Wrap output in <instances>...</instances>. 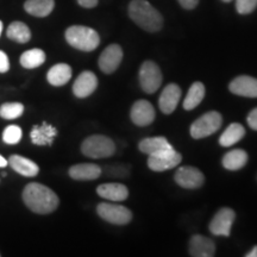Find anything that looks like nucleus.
I'll use <instances>...</instances> for the list:
<instances>
[{
  "instance_id": "nucleus-1",
  "label": "nucleus",
  "mask_w": 257,
  "mask_h": 257,
  "mask_svg": "<svg viewBox=\"0 0 257 257\" xmlns=\"http://www.w3.org/2000/svg\"><path fill=\"white\" fill-rule=\"evenodd\" d=\"M23 201L28 208L37 214L51 213L59 207L60 199L56 193L48 186L38 182H31L25 186Z\"/></svg>"
},
{
  "instance_id": "nucleus-2",
  "label": "nucleus",
  "mask_w": 257,
  "mask_h": 257,
  "mask_svg": "<svg viewBox=\"0 0 257 257\" xmlns=\"http://www.w3.org/2000/svg\"><path fill=\"white\" fill-rule=\"evenodd\" d=\"M128 16L138 27L148 32H157L162 29V16L147 0H133L128 5Z\"/></svg>"
},
{
  "instance_id": "nucleus-3",
  "label": "nucleus",
  "mask_w": 257,
  "mask_h": 257,
  "mask_svg": "<svg viewBox=\"0 0 257 257\" xmlns=\"http://www.w3.org/2000/svg\"><path fill=\"white\" fill-rule=\"evenodd\" d=\"M66 40L75 49L81 51H93L100 43L98 32L88 27L73 25L66 30Z\"/></svg>"
},
{
  "instance_id": "nucleus-4",
  "label": "nucleus",
  "mask_w": 257,
  "mask_h": 257,
  "mask_svg": "<svg viewBox=\"0 0 257 257\" xmlns=\"http://www.w3.org/2000/svg\"><path fill=\"white\" fill-rule=\"evenodd\" d=\"M81 152L89 159H105L115 153V144L110 137L102 135H93L83 141Z\"/></svg>"
},
{
  "instance_id": "nucleus-5",
  "label": "nucleus",
  "mask_w": 257,
  "mask_h": 257,
  "mask_svg": "<svg viewBox=\"0 0 257 257\" xmlns=\"http://www.w3.org/2000/svg\"><path fill=\"white\" fill-rule=\"evenodd\" d=\"M221 115L219 112L217 111H211L201 115L200 118H198L191 125V136L195 140H200V138H205L211 136L212 134L217 133L221 126Z\"/></svg>"
},
{
  "instance_id": "nucleus-6",
  "label": "nucleus",
  "mask_w": 257,
  "mask_h": 257,
  "mask_svg": "<svg viewBox=\"0 0 257 257\" xmlns=\"http://www.w3.org/2000/svg\"><path fill=\"white\" fill-rule=\"evenodd\" d=\"M98 216L107 223L114 225H126L133 219V212L123 205L100 202L96 207Z\"/></svg>"
},
{
  "instance_id": "nucleus-7",
  "label": "nucleus",
  "mask_w": 257,
  "mask_h": 257,
  "mask_svg": "<svg viewBox=\"0 0 257 257\" xmlns=\"http://www.w3.org/2000/svg\"><path fill=\"white\" fill-rule=\"evenodd\" d=\"M162 73L160 67L153 61H146L140 69L141 87L148 94L155 93L162 85Z\"/></svg>"
},
{
  "instance_id": "nucleus-8",
  "label": "nucleus",
  "mask_w": 257,
  "mask_h": 257,
  "mask_svg": "<svg viewBox=\"0 0 257 257\" xmlns=\"http://www.w3.org/2000/svg\"><path fill=\"white\" fill-rule=\"evenodd\" d=\"M181 160V154L175 152L174 149H169L155 155H150L148 159V167L154 172H165L179 166Z\"/></svg>"
},
{
  "instance_id": "nucleus-9",
  "label": "nucleus",
  "mask_w": 257,
  "mask_h": 257,
  "mask_svg": "<svg viewBox=\"0 0 257 257\" xmlns=\"http://www.w3.org/2000/svg\"><path fill=\"white\" fill-rule=\"evenodd\" d=\"M236 218V213L229 207H223L214 214L213 219L211 220L208 229L214 236L229 237L231 233V227Z\"/></svg>"
},
{
  "instance_id": "nucleus-10",
  "label": "nucleus",
  "mask_w": 257,
  "mask_h": 257,
  "mask_svg": "<svg viewBox=\"0 0 257 257\" xmlns=\"http://www.w3.org/2000/svg\"><path fill=\"white\" fill-rule=\"evenodd\" d=\"M175 182L182 188L197 189L205 182V176L198 168L192 166L180 167L175 173Z\"/></svg>"
},
{
  "instance_id": "nucleus-11",
  "label": "nucleus",
  "mask_w": 257,
  "mask_h": 257,
  "mask_svg": "<svg viewBox=\"0 0 257 257\" xmlns=\"http://www.w3.org/2000/svg\"><path fill=\"white\" fill-rule=\"evenodd\" d=\"M130 117L137 126H148L155 120V108L148 100H138L131 107Z\"/></svg>"
},
{
  "instance_id": "nucleus-12",
  "label": "nucleus",
  "mask_w": 257,
  "mask_h": 257,
  "mask_svg": "<svg viewBox=\"0 0 257 257\" xmlns=\"http://www.w3.org/2000/svg\"><path fill=\"white\" fill-rule=\"evenodd\" d=\"M123 60V49L118 44H111L102 51L99 57V67L105 74H112L117 70Z\"/></svg>"
},
{
  "instance_id": "nucleus-13",
  "label": "nucleus",
  "mask_w": 257,
  "mask_h": 257,
  "mask_svg": "<svg viewBox=\"0 0 257 257\" xmlns=\"http://www.w3.org/2000/svg\"><path fill=\"white\" fill-rule=\"evenodd\" d=\"M98 87V78L94 73L85 70L76 78L73 85V93L78 98H87Z\"/></svg>"
},
{
  "instance_id": "nucleus-14",
  "label": "nucleus",
  "mask_w": 257,
  "mask_h": 257,
  "mask_svg": "<svg viewBox=\"0 0 257 257\" xmlns=\"http://www.w3.org/2000/svg\"><path fill=\"white\" fill-rule=\"evenodd\" d=\"M229 89L233 94L245 98H257V79L248 75L237 76L230 82Z\"/></svg>"
},
{
  "instance_id": "nucleus-15",
  "label": "nucleus",
  "mask_w": 257,
  "mask_h": 257,
  "mask_svg": "<svg viewBox=\"0 0 257 257\" xmlns=\"http://www.w3.org/2000/svg\"><path fill=\"white\" fill-rule=\"evenodd\" d=\"M180 99H181V88L176 83H170L163 89L160 95V110L166 114L173 113L179 104Z\"/></svg>"
},
{
  "instance_id": "nucleus-16",
  "label": "nucleus",
  "mask_w": 257,
  "mask_h": 257,
  "mask_svg": "<svg viewBox=\"0 0 257 257\" xmlns=\"http://www.w3.org/2000/svg\"><path fill=\"white\" fill-rule=\"evenodd\" d=\"M189 255L193 257H213L216 245L213 240L201 234H194L189 239Z\"/></svg>"
},
{
  "instance_id": "nucleus-17",
  "label": "nucleus",
  "mask_w": 257,
  "mask_h": 257,
  "mask_svg": "<svg viewBox=\"0 0 257 257\" xmlns=\"http://www.w3.org/2000/svg\"><path fill=\"white\" fill-rule=\"evenodd\" d=\"M96 193L99 197L106 199L110 201H124L128 198V189L123 184H117V182H112V184H102L98 186Z\"/></svg>"
},
{
  "instance_id": "nucleus-18",
  "label": "nucleus",
  "mask_w": 257,
  "mask_h": 257,
  "mask_svg": "<svg viewBox=\"0 0 257 257\" xmlns=\"http://www.w3.org/2000/svg\"><path fill=\"white\" fill-rule=\"evenodd\" d=\"M8 161L9 165L15 172H17L22 176H25V178H35L40 173V167L37 163L24 156L12 155L10 156Z\"/></svg>"
},
{
  "instance_id": "nucleus-19",
  "label": "nucleus",
  "mask_w": 257,
  "mask_h": 257,
  "mask_svg": "<svg viewBox=\"0 0 257 257\" xmlns=\"http://www.w3.org/2000/svg\"><path fill=\"white\" fill-rule=\"evenodd\" d=\"M101 175V168L94 163H80L74 165L69 169V176L78 181H91Z\"/></svg>"
},
{
  "instance_id": "nucleus-20",
  "label": "nucleus",
  "mask_w": 257,
  "mask_h": 257,
  "mask_svg": "<svg viewBox=\"0 0 257 257\" xmlns=\"http://www.w3.org/2000/svg\"><path fill=\"white\" fill-rule=\"evenodd\" d=\"M70 78H72V68L67 63L55 64V66L51 67L47 74L48 82L50 85L56 86V87L66 85L70 80Z\"/></svg>"
},
{
  "instance_id": "nucleus-21",
  "label": "nucleus",
  "mask_w": 257,
  "mask_h": 257,
  "mask_svg": "<svg viewBox=\"0 0 257 257\" xmlns=\"http://www.w3.org/2000/svg\"><path fill=\"white\" fill-rule=\"evenodd\" d=\"M138 148H140V150L143 154H147V155L149 156L166 152V150L173 149V147L170 146V143L165 137L144 138V140L141 141L140 144H138Z\"/></svg>"
},
{
  "instance_id": "nucleus-22",
  "label": "nucleus",
  "mask_w": 257,
  "mask_h": 257,
  "mask_svg": "<svg viewBox=\"0 0 257 257\" xmlns=\"http://www.w3.org/2000/svg\"><path fill=\"white\" fill-rule=\"evenodd\" d=\"M57 130L51 125L43 123L41 126H35L31 131L32 143L37 146H50L56 137Z\"/></svg>"
},
{
  "instance_id": "nucleus-23",
  "label": "nucleus",
  "mask_w": 257,
  "mask_h": 257,
  "mask_svg": "<svg viewBox=\"0 0 257 257\" xmlns=\"http://www.w3.org/2000/svg\"><path fill=\"white\" fill-rule=\"evenodd\" d=\"M54 6H55L54 0H27L24 9L29 15L43 18L53 12Z\"/></svg>"
},
{
  "instance_id": "nucleus-24",
  "label": "nucleus",
  "mask_w": 257,
  "mask_h": 257,
  "mask_svg": "<svg viewBox=\"0 0 257 257\" xmlns=\"http://www.w3.org/2000/svg\"><path fill=\"white\" fill-rule=\"evenodd\" d=\"M248 154L242 149L231 150L223 157V166L227 170H239L248 163Z\"/></svg>"
},
{
  "instance_id": "nucleus-25",
  "label": "nucleus",
  "mask_w": 257,
  "mask_h": 257,
  "mask_svg": "<svg viewBox=\"0 0 257 257\" xmlns=\"http://www.w3.org/2000/svg\"><path fill=\"white\" fill-rule=\"evenodd\" d=\"M245 136V128L238 123H233L225 128L219 138V144L221 147H231L238 143L242 138Z\"/></svg>"
},
{
  "instance_id": "nucleus-26",
  "label": "nucleus",
  "mask_w": 257,
  "mask_h": 257,
  "mask_svg": "<svg viewBox=\"0 0 257 257\" xmlns=\"http://www.w3.org/2000/svg\"><path fill=\"white\" fill-rule=\"evenodd\" d=\"M6 36L10 40L17 42V43H28L31 40V31L27 24L23 22H14L10 24L6 31Z\"/></svg>"
},
{
  "instance_id": "nucleus-27",
  "label": "nucleus",
  "mask_w": 257,
  "mask_h": 257,
  "mask_svg": "<svg viewBox=\"0 0 257 257\" xmlns=\"http://www.w3.org/2000/svg\"><path fill=\"white\" fill-rule=\"evenodd\" d=\"M205 96V86L202 82H194L189 87V91L186 95L185 101H184V108L187 111L194 110L197 106L200 105Z\"/></svg>"
},
{
  "instance_id": "nucleus-28",
  "label": "nucleus",
  "mask_w": 257,
  "mask_h": 257,
  "mask_svg": "<svg viewBox=\"0 0 257 257\" xmlns=\"http://www.w3.org/2000/svg\"><path fill=\"white\" fill-rule=\"evenodd\" d=\"M19 62H21L22 67L27 69L37 68L46 62V53L42 49H37V48L27 50L22 54Z\"/></svg>"
},
{
  "instance_id": "nucleus-29",
  "label": "nucleus",
  "mask_w": 257,
  "mask_h": 257,
  "mask_svg": "<svg viewBox=\"0 0 257 257\" xmlns=\"http://www.w3.org/2000/svg\"><path fill=\"white\" fill-rule=\"evenodd\" d=\"M24 112V106L21 102H6L0 106V117L4 119H16Z\"/></svg>"
},
{
  "instance_id": "nucleus-30",
  "label": "nucleus",
  "mask_w": 257,
  "mask_h": 257,
  "mask_svg": "<svg viewBox=\"0 0 257 257\" xmlns=\"http://www.w3.org/2000/svg\"><path fill=\"white\" fill-rule=\"evenodd\" d=\"M22 136H23V133H22V127L18 126V125H9V126L5 127L4 133H3V141L6 144H18L21 142Z\"/></svg>"
},
{
  "instance_id": "nucleus-31",
  "label": "nucleus",
  "mask_w": 257,
  "mask_h": 257,
  "mask_svg": "<svg viewBox=\"0 0 257 257\" xmlns=\"http://www.w3.org/2000/svg\"><path fill=\"white\" fill-rule=\"evenodd\" d=\"M257 8V0H236V9L239 15L251 14Z\"/></svg>"
},
{
  "instance_id": "nucleus-32",
  "label": "nucleus",
  "mask_w": 257,
  "mask_h": 257,
  "mask_svg": "<svg viewBox=\"0 0 257 257\" xmlns=\"http://www.w3.org/2000/svg\"><path fill=\"white\" fill-rule=\"evenodd\" d=\"M10 69V60L3 50H0V73H6Z\"/></svg>"
},
{
  "instance_id": "nucleus-33",
  "label": "nucleus",
  "mask_w": 257,
  "mask_h": 257,
  "mask_svg": "<svg viewBox=\"0 0 257 257\" xmlns=\"http://www.w3.org/2000/svg\"><path fill=\"white\" fill-rule=\"evenodd\" d=\"M246 121H248V125L252 128V130L257 131V107L253 108V110L248 114Z\"/></svg>"
},
{
  "instance_id": "nucleus-34",
  "label": "nucleus",
  "mask_w": 257,
  "mask_h": 257,
  "mask_svg": "<svg viewBox=\"0 0 257 257\" xmlns=\"http://www.w3.org/2000/svg\"><path fill=\"white\" fill-rule=\"evenodd\" d=\"M180 5L186 10H193L197 8V5L199 4V0H179Z\"/></svg>"
},
{
  "instance_id": "nucleus-35",
  "label": "nucleus",
  "mask_w": 257,
  "mask_h": 257,
  "mask_svg": "<svg viewBox=\"0 0 257 257\" xmlns=\"http://www.w3.org/2000/svg\"><path fill=\"white\" fill-rule=\"evenodd\" d=\"M99 0H78L79 5L85 9H93L98 5Z\"/></svg>"
},
{
  "instance_id": "nucleus-36",
  "label": "nucleus",
  "mask_w": 257,
  "mask_h": 257,
  "mask_svg": "<svg viewBox=\"0 0 257 257\" xmlns=\"http://www.w3.org/2000/svg\"><path fill=\"white\" fill-rule=\"evenodd\" d=\"M245 257H257V245L253 246V248L246 253Z\"/></svg>"
},
{
  "instance_id": "nucleus-37",
  "label": "nucleus",
  "mask_w": 257,
  "mask_h": 257,
  "mask_svg": "<svg viewBox=\"0 0 257 257\" xmlns=\"http://www.w3.org/2000/svg\"><path fill=\"white\" fill-rule=\"evenodd\" d=\"M8 165H9V161L6 160L3 155H0V168H4V167H6Z\"/></svg>"
},
{
  "instance_id": "nucleus-38",
  "label": "nucleus",
  "mask_w": 257,
  "mask_h": 257,
  "mask_svg": "<svg viewBox=\"0 0 257 257\" xmlns=\"http://www.w3.org/2000/svg\"><path fill=\"white\" fill-rule=\"evenodd\" d=\"M2 32H3V22L0 21V36H2Z\"/></svg>"
},
{
  "instance_id": "nucleus-39",
  "label": "nucleus",
  "mask_w": 257,
  "mask_h": 257,
  "mask_svg": "<svg viewBox=\"0 0 257 257\" xmlns=\"http://www.w3.org/2000/svg\"><path fill=\"white\" fill-rule=\"evenodd\" d=\"M223 2H224V3H230L231 0H223Z\"/></svg>"
}]
</instances>
